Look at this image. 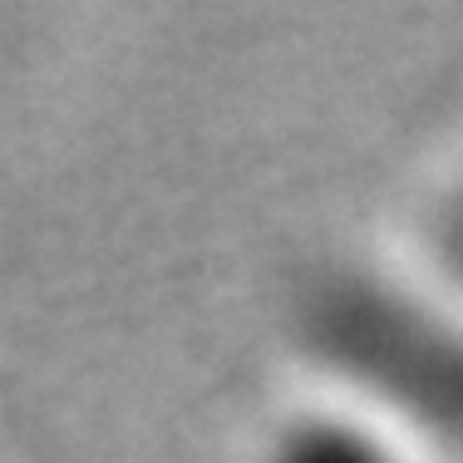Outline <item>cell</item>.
Here are the masks:
<instances>
[{
	"label": "cell",
	"mask_w": 463,
	"mask_h": 463,
	"mask_svg": "<svg viewBox=\"0 0 463 463\" xmlns=\"http://www.w3.org/2000/svg\"><path fill=\"white\" fill-rule=\"evenodd\" d=\"M251 463H429L424 449L370 400L311 380L261 429Z\"/></svg>",
	"instance_id": "cell-1"
},
{
	"label": "cell",
	"mask_w": 463,
	"mask_h": 463,
	"mask_svg": "<svg viewBox=\"0 0 463 463\" xmlns=\"http://www.w3.org/2000/svg\"><path fill=\"white\" fill-rule=\"evenodd\" d=\"M384 271L419 301L463 321V138L419 178Z\"/></svg>",
	"instance_id": "cell-2"
}]
</instances>
